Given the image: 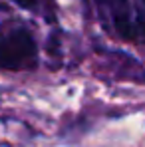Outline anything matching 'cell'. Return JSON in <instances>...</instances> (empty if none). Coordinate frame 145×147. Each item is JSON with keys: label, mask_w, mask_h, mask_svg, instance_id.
I'll return each instance as SVG.
<instances>
[{"label": "cell", "mask_w": 145, "mask_h": 147, "mask_svg": "<svg viewBox=\"0 0 145 147\" xmlns=\"http://www.w3.org/2000/svg\"><path fill=\"white\" fill-rule=\"evenodd\" d=\"M36 42L32 34L22 28L0 32V68L22 70L36 64Z\"/></svg>", "instance_id": "6da1fadb"}, {"label": "cell", "mask_w": 145, "mask_h": 147, "mask_svg": "<svg viewBox=\"0 0 145 147\" xmlns=\"http://www.w3.org/2000/svg\"><path fill=\"white\" fill-rule=\"evenodd\" d=\"M14 2H18L22 8H34V6H36L34 0H14Z\"/></svg>", "instance_id": "7a4b0ae2"}, {"label": "cell", "mask_w": 145, "mask_h": 147, "mask_svg": "<svg viewBox=\"0 0 145 147\" xmlns=\"http://www.w3.org/2000/svg\"><path fill=\"white\" fill-rule=\"evenodd\" d=\"M139 30H141V38L145 40V22H141V24H139Z\"/></svg>", "instance_id": "3957f363"}]
</instances>
